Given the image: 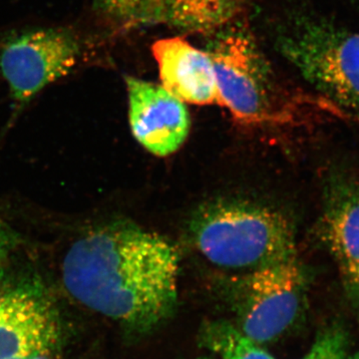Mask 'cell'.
<instances>
[{"instance_id":"30bf717a","label":"cell","mask_w":359,"mask_h":359,"mask_svg":"<svg viewBox=\"0 0 359 359\" xmlns=\"http://www.w3.org/2000/svg\"><path fill=\"white\" fill-rule=\"evenodd\" d=\"M320 238L339 266L359 261V185L335 184L320 219Z\"/></svg>"},{"instance_id":"6da1fadb","label":"cell","mask_w":359,"mask_h":359,"mask_svg":"<svg viewBox=\"0 0 359 359\" xmlns=\"http://www.w3.org/2000/svg\"><path fill=\"white\" fill-rule=\"evenodd\" d=\"M179 266L178 250L162 236L135 224H113L71 245L62 280L85 308L145 332L173 313Z\"/></svg>"},{"instance_id":"9c48e42d","label":"cell","mask_w":359,"mask_h":359,"mask_svg":"<svg viewBox=\"0 0 359 359\" xmlns=\"http://www.w3.org/2000/svg\"><path fill=\"white\" fill-rule=\"evenodd\" d=\"M153 56L159 69L161 86L182 102L211 105L218 100L216 70L209 52L181 37L156 41Z\"/></svg>"},{"instance_id":"8fae6325","label":"cell","mask_w":359,"mask_h":359,"mask_svg":"<svg viewBox=\"0 0 359 359\" xmlns=\"http://www.w3.org/2000/svg\"><path fill=\"white\" fill-rule=\"evenodd\" d=\"M247 0H165L164 18L187 29L209 32L231 22Z\"/></svg>"},{"instance_id":"277c9868","label":"cell","mask_w":359,"mask_h":359,"mask_svg":"<svg viewBox=\"0 0 359 359\" xmlns=\"http://www.w3.org/2000/svg\"><path fill=\"white\" fill-rule=\"evenodd\" d=\"M283 49L323 95L344 107L359 109V32L311 23L287 37Z\"/></svg>"},{"instance_id":"ac0fdd59","label":"cell","mask_w":359,"mask_h":359,"mask_svg":"<svg viewBox=\"0 0 359 359\" xmlns=\"http://www.w3.org/2000/svg\"><path fill=\"white\" fill-rule=\"evenodd\" d=\"M348 359H359V351H358V353H356L355 354H354L353 358H351Z\"/></svg>"},{"instance_id":"7a4b0ae2","label":"cell","mask_w":359,"mask_h":359,"mask_svg":"<svg viewBox=\"0 0 359 359\" xmlns=\"http://www.w3.org/2000/svg\"><path fill=\"white\" fill-rule=\"evenodd\" d=\"M192 235L201 254L224 269L252 271L297 254L290 219L252 203L224 201L203 208Z\"/></svg>"},{"instance_id":"d6986e66","label":"cell","mask_w":359,"mask_h":359,"mask_svg":"<svg viewBox=\"0 0 359 359\" xmlns=\"http://www.w3.org/2000/svg\"><path fill=\"white\" fill-rule=\"evenodd\" d=\"M199 359H207V358H199Z\"/></svg>"},{"instance_id":"8992f818","label":"cell","mask_w":359,"mask_h":359,"mask_svg":"<svg viewBox=\"0 0 359 359\" xmlns=\"http://www.w3.org/2000/svg\"><path fill=\"white\" fill-rule=\"evenodd\" d=\"M62 335L60 313L45 287L0 278V359L59 353Z\"/></svg>"},{"instance_id":"4fadbf2b","label":"cell","mask_w":359,"mask_h":359,"mask_svg":"<svg viewBox=\"0 0 359 359\" xmlns=\"http://www.w3.org/2000/svg\"><path fill=\"white\" fill-rule=\"evenodd\" d=\"M210 344L223 359H275L259 344L233 327H216Z\"/></svg>"},{"instance_id":"5bb4252c","label":"cell","mask_w":359,"mask_h":359,"mask_svg":"<svg viewBox=\"0 0 359 359\" xmlns=\"http://www.w3.org/2000/svg\"><path fill=\"white\" fill-rule=\"evenodd\" d=\"M348 340L344 330L330 327L321 332L302 359H348Z\"/></svg>"},{"instance_id":"3957f363","label":"cell","mask_w":359,"mask_h":359,"mask_svg":"<svg viewBox=\"0 0 359 359\" xmlns=\"http://www.w3.org/2000/svg\"><path fill=\"white\" fill-rule=\"evenodd\" d=\"M208 52L216 70L217 104L233 120L245 125L266 124L280 120L289 110V92L247 32L224 33Z\"/></svg>"},{"instance_id":"5b68a950","label":"cell","mask_w":359,"mask_h":359,"mask_svg":"<svg viewBox=\"0 0 359 359\" xmlns=\"http://www.w3.org/2000/svg\"><path fill=\"white\" fill-rule=\"evenodd\" d=\"M304 292L306 276L297 254L252 269L241 285L240 332L257 344L278 339L302 313Z\"/></svg>"},{"instance_id":"52a82bcc","label":"cell","mask_w":359,"mask_h":359,"mask_svg":"<svg viewBox=\"0 0 359 359\" xmlns=\"http://www.w3.org/2000/svg\"><path fill=\"white\" fill-rule=\"evenodd\" d=\"M80 51L79 41L69 30H32L4 42L0 71L14 99L26 102L47 85L66 76L77 65Z\"/></svg>"},{"instance_id":"ba28073f","label":"cell","mask_w":359,"mask_h":359,"mask_svg":"<svg viewBox=\"0 0 359 359\" xmlns=\"http://www.w3.org/2000/svg\"><path fill=\"white\" fill-rule=\"evenodd\" d=\"M130 128L137 142L157 157L181 148L190 131L185 103L161 85L126 77Z\"/></svg>"},{"instance_id":"7c38bea8","label":"cell","mask_w":359,"mask_h":359,"mask_svg":"<svg viewBox=\"0 0 359 359\" xmlns=\"http://www.w3.org/2000/svg\"><path fill=\"white\" fill-rule=\"evenodd\" d=\"M104 13L123 22H151L164 18L165 0H95Z\"/></svg>"},{"instance_id":"2e32d148","label":"cell","mask_w":359,"mask_h":359,"mask_svg":"<svg viewBox=\"0 0 359 359\" xmlns=\"http://www.w3.org/2000/svg\"><path fill=\"white\" fill-rule=\"evenodd\" d=\"M9 250H11L9 236L7 235L6 231L0 224V271H1L4 264L6 263Z\"/></svg>"},{"instance_id":"9a60e30c","label":"cell","mask_w":359,"mask_h":359,"mask_svg":"<svg viewBox=\"0 0 359 359\" xmlns=\"http://www.w3.org/2000/svg\"><path fill=\"white\" fill-rule=\"evenodd\" d=\"M347 285L359 294V261L340 266Z\"/></svg>"},{"instance_id":"e0dca14e","label":"cell","mask_w":359,"mask_h":359,"mask_svg":"<svg viewBox=\"0 0 359 359\" xmlns=\"http://www.w3.org/2000/svg\"><path fill=\"white\" fill-rule=\"evenodd\" d=\"M21 359H60V355H59V353H56L42 354V355L32 356V358H26Z\"/></svg>"}]
</instances>
